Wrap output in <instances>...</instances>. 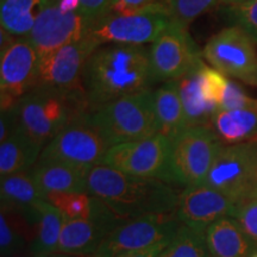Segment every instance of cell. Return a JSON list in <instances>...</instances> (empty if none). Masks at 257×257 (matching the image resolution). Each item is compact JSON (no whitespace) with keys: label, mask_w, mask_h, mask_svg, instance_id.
Instances as JSON below:
<instances>
[{"label":"cell","mask_w":257,"mask_h":257,"mask_svg":"<svg viewBox=\"0 0 257 257\" xmlns=\"http://www.w3.org/2000/svg\"><path fill=\"white\" fill-rule=\"evenodd\" d=\"M37 206L40 210V217L35 230L34 239L27 253L30 257H48L57 251L64 217L48 200L40 201Z\"/></svg>","instance_id":"603a6c76"},{"label":"cell","mask_w":257,"mask_h":257,"mask_svg":"<svg viewBox=\"0 0 257 257\" xmlns=\"http://www.w3.org/2000/svg\"><path fill=\"white\" fill-rule=\"evenodd\" d=\"M110 148L100 131L85 114L56 135L43 148L38 160L61 161L92 169L101 165Z\"/></svg>","instance_id":"8fae6325"},{"label":"cell","mask_w":257,"mask_h":257,"mask_svg":"<svg viewBox=\"0 0 257 257\" xmlns=\"http://www.w3.org/2000/svg\"><path fill=\"white\" fill-rule=\"evenodd\" d=\"M18 126L43 148L91 108L83 88L35 87L15 106Z\"/></svg>","instance_id":"3957f363"},{"label":"cell","mask_w":257,"mask_h":257,"mask_svg":"<svg viewBox=\"0 0 257 257\" xmlns=\"http://www.w3.org/2000/svg\"><path fill=\"white\" fill-rule=\"evenodd\" d=\"M172 16L173 21L187 28L199 16L217 3V0H160Z\"/></svg>","instance_id":"f1b7e54d"},{"label":"cell","mask_w":257,"mask_h":257,"mask_svg":"<svg viewBox=\"0 0 257 257\" xmlns=\"http://www.w3.org/2000/svg\"><path fill=\"white\" fill-rule=\"evenodd\" d=\"M89 168L54 160H38L31 175L44 193L88 192Z\"/></svg>","instance_id":"d6986e66"},{"label":"cell","mask_w":257,"mask_h":257,"mask_svg":"<svg viewBox=\"0 0 257 257\" xmlns=\"http://www.w3.org/2000/svg\"><path fill=\"white\" fill-rule=\"evenodd\" d=\"M125 220L111 208L91 219H64L57 251L91 257L106 237Z\"/></svg>","instance_id":"e0dca14e"},{"label":"cell","mask_w":257,"mask_h":257,"mask_svg":"<svg viewBox=\"0 0 257 257\" xmlns=\"http://www.w3.org/2000/svg\"><path fill=\"white\" fill-rule=\"evenodd\" d=\"M234 206L236 202L226 195L202 184L184 188L180 193L175 214L181 224L206 231L216 220L231 217Z\"/></svg>","instance_id":"2e32d148"},{"label":"cell","mask_w":257,"mask_h":257,"mask_svg":"<svg viewBox=\"0 0 257 257\" xmlns=\"http://www.w3.org/2000/svg\"><path fill=\"white\" fill-rule=\"evenodd\" d=\"M170 138L156 134L144 140L112 146L101 165L142 178H155L170 184Z\"/></svg>","instance_id":"ba28073f"},{"label":"cell","mask_w":257,"mask_h":257,"mask_svg":"<svg viewBox=\"0 0 257 257\" xmlns=\"http://www.w3.org/2000/svg\"><path fill=\"white\" fill-rule=\"evenodd\" d=\"M250 257H257V252H255V253H253V255H251Z\"/></svg>","instance_id":"74e56055"},{"label":"cell","mask_w":257,"mask_h":257,"mask_svg":"<svg viewBox=\"0 0 257 257\" xmlns=\"http://www.w3.org/2000/svg\"><path fill=\"white\" fill-rule=\"evenodd\" d=\"M173 22L172 16L162 2L124 14H112L95 21L87 36L99 46L130 44L144 46L153 43Z\"/></svg>","instance_id":"8992f818"},{"label":"cell","mask_w":257,"mask_h":257,"mask_svg":"<svg viewBox=\"0 0 257 257\" xmlns=\"http://www.w3.org/2000/svg\"><path fill=\"white\" fill-rule=\"evenodd\" d=\"M200 50L187 28L173 21L149 48L154 81L176 80L202 61Z\"/></svg>","instance_id":"7c38bea8"},{"label":"cell","mask_w":257,"mask_h":257,"mask_svg":"<svg viewBox=\"0 0 257 257\" xmlns=\"http://www.w3.org/2000/svg\"><path fill=\"white\" fill-rule=\"evenodd\" d=\"M88 193L124 219L175 213L180 197L169 182L125 174L105 165L89 170Z\"/></svg>","instance_id":"7a4b0ae2"},{"label":"cell","mask_w":257,"mask_h":257,"mask_svg":"<svg viewBox=\"0 0 257 257\" xmlns=\"http://www.w3.org/2000/svg\"><path fill=\"white\" fill-rule=\"evenodd\" d=\"M0 197L2 206L16 210H27L47 200V194L35 182L31 170L2 176Z\"/></svg>","instance_id":"d4e9b609"},{"label":"cell","mask_w":257,"mask_h":257,"mask_svg":"<svg viewBox=\"0 0 257 257\" xmlns=\"http://www.w3.org/2000/svg\"><path fill=\"white\" fill-rule=\"evenodd\" d=\"M92 22L81 11H64L54 0H42L28 38L43 56L88 35Z\"/></svg>","instance_id":"4fadbf2b"},{"label":"cell","mask_w":257,"mask_h":257,"mask_svg":"<svg viewBox=\"0 0 257 257\" xmlns=\"http://www.w3.org/2000/svg\"><path fill=\"white\" fill-rule=\"evenodd\" d=\"M234 21L257 43V0H242L232 8Z\"/></svg>","instance_id":"f546056e"},{"label":"cell","mask_w":257,"mask_h":257,"mask_svg":"<svg viewBox=\"0 0 257 257\" xmlns=\"http://www.w3.org/2000/svg\"><path fill=\"white\" fill-rule=\"evenodd\" d=\"M17 125L18 121L15 107L2 111V118H0V143L8 140L10 135L16 130Z\"/></svg>","instance_id":"d6a6232c"},{"label":"cell","mask_w":257,"mask_h":257,"mask_svg":"<svg viewBox=\"0 0 257 257\" xmlns=\"http://www.w3.org/2000/svg\"><path fill=\"white\" fill-rule=\"evenodd\" d=\"M206 64L199 62L188 73L176 79L185 112L186 126H211L218 105L206 78Z\"/></svg>","instance_id":"ac0fdd59"},{"label":"cell","mask_w":257,"mask_h":257,"mask_svg":"<svg viewBox=\"0 0 257 257\" xmlns=\"http://www.w3.org/2000/svg\"><path fill=\"white\" fill-rule=\"evenodd\" d=\"M87 117L111 147L160 134L152 89L107 102Z\"/></svg>","instance_id":"277c9868"},{"label":"cell","mask_w":257,"mask_h":257,"mask_svg":"<svg viewBox=\"0 0 257 257\" xmlns=\"http://www.w3.org/2000/svg\"><path fill=\"white\" fill-rule=\"evenodd\" d=\"M256 42L242 28H226L214 35L204 48L202 55L224 75L232 76L257 87Z\"/></svg>","instance_id":"30bf717a"},{"label":"cell","mask_w":257,"mask_h":257,"mask_svg":"<svg viewBox=\"0 0 257 257\" xmlns=\"http://www.w3.org/2000/svg\"><path fill=\"white\" fill-rule=\"evenodd\" d=\"M43 146L24 133L21 127L10 135L8 140L0 143V174L29 172L40 159Z\"/></svg>","instance_id":"44dd1931"},{"label":"cell","mask_w":257,"mask_h":257,"mask_svg":"<svg viewBox=\"0 0 257 257\" xmlns=\"http://www.w3.org/2000/svg\"><path fill=\"white\" fill-rule=\"evenodd\" d=\"M48 257H81V256H76V255H72V253H66V252L56 251V252L51 253V255L48 256Z\"/></svg>","instance_id":"d590c367"},{"label":"cell","mask_w":257,"mask_h":257,"mask_svg":"<svg viewBox=\"0 0 257 257\" xmlns=\"http://www.w3.org/2000/svg\"><path fill=\"white\" fill-rule=\"evenodd\" d=\"M0 50V104L4 111L36 87L40 55L28 37L16 38Z\"/></svg>","instance_id":"5bb4252c"},{"label":"cell","mask_w":257,"mask_h":257,"mask_svg":"<svg viewBox=\"0 0 257 257\" xmlns=\"http://www.w3.org/2000/svg\"><path fill=\"white\" fill-rule=\"evenodd\" d=\"M234 202L257 194V143L224 146L204 182Z\"/></svg>","instance_id":"52a82bcc"},{"label":"cell","mask_w":257,"mask_h":257,"mask_svg":"<svg viewBox=\"0 0 257 257\" xmlns=\"http://www.w3.org/2000/svg\"><path fill=\"white\" fill-rule=\"evenodd\" d=\"M159 257H212L206 233L181 224Z\"/></svg>","instance_id":"83f0119b"},{"label":"cell","mask_w":257,"mask_h":257,"mask_svg":"<svg viewBox=\"0 0 257 257\" xmlns=\"http://www.w3.org/2000/svg\"><path fill=\"white\" fill-rule=\"evenodd\" d=\"M211 127L225 146L257 143V106L231 111L218 110L212 118Z\"/></svg>","instance_id":"7402d4cb"},{"label":"cell","mask_w":257,"mask_h":257,"mask_svg":"<svg viewBox=\"0 0 257 257\" xmlns=\"http://www.w3.org/2000/svg\"><path fill=\"white\" fill-rule=\"evenodd\" d=\"M159 0H113L111 11L112 14H124V12H133L137 10L144 9L147 6L154 4Z\"/></svg>","instance_id":"836d02e7"},{"label":"cell","mask_w":257,"mask_h":257,"mask_svg":"<svg viewBox=\"0 0 257 257\" xmlns=\"http://www.w3.org/2000/svg\"><path fill=\"white\" fill-rule=\"evenodd\" d=\"M47 200L63 214L64 219H91L110 210L107 204L88 192L47 193Z\"/></svg>","instance_id":"484cf974"},{"label":"cell","mask_w":257,"mask_h":257,"mask_svg":"<svg viewBox=\"0 0 257 257\" xmlns=\"http://www.w3.org/2000/svg\"><path fill=\"white\" fill-rule=\"evenodd\" d=\"M0 2H2V0H0Z\"/></svg>","instance_id":"ab89813d"},{"label":"cell","mask_w":257,"mask_h":257,"mask_svg":"<svg viewBox=\"0 0 257 257\" xmlns=\"http://www.w3.org/2000/svg\"><path fill=\"white\" fill-rule=\"evenodd\" d=\"M180 225L181 223L175 213L126 219L106 237L91 257H115L168 242Z\"/></svg>","instance_id":"9c48e42d"},{"label":"cell","mask_w":257,"mask_h":257,"mask_svg":"<svg viewBox=\"0 0 257 257\" xmlns=\"http://www.w3.org/2000/svg\"><path fill=\"white\" fill-rule=\"evenodd\" d=\"M255 199H257V194H256V197H255Z\"/></svg>","instance_id":"f35d334b"},{"label":"cell","mask_w":257,"mask_h":257,"mask_svg":"<svg viewBox=\"0 0 257 257\" xmlns=\"http://www.w3.org/2000/svg\"><path fill=\"white\" fill-rule=\"evenodd\" d=\"M99 47L91 37L86 36L41 56L36 87L83 88V67Z\"/></svg>","instance_id":"9a60e30c"},{"label":"cell","mask_w":257,"mask_h":257,"mask_svg":"<svg viewBox=\"0 0 257 257\" xmlns=\"http://www.w3.org/2000/svg\"><path fill=\"white\" fill-rule=\"evenodd\" d=\"M169 242V240H168ZM168 242L159 243L156 245L150 246V248L142 249V250H136V251H130V252H124L121 255H118L115 257H159L162 252V250L166 248V245Z\"/></svg>","instance_id":"e575fe53"},{"label":"cell","mask_w":257,"mask_h":257,"mask_svg":"<svg viewBox=\"0 0 257 257\" xmlns=\"http://www.w3.org/2000/svg\"><path fill=\"white\" fill-rule=\"evenodd\" d=\"M81 80L91 111L123 96L148 91L155 83L149 49L130 44L100 46L86 62Z\"/></svg>","instance_id":"6da1fadb"},{"label":"cell","mask_w":257,"mask_h":257,"mask_svg":"<svg viewBox=\"0 0 257 257\" xmlns=\"http://www.w3.org/2000/svg\"><path fill=\"white\" fill-rule=\"evenodd\" d=\"M41 5L42 0H2V29L16 38L28 37L34 28Z\"/></svg>","instance_id":"4316f807"},{"label":"cell","mask_w":257,"mask_h":257,"mask_svg":"<svg viewBox=\"0 0 257 257\" xmlns=\"http://www.w3.org/2000/svg\"><path fill=\"white\" fill-rule=\"evenodd\" d=\"M231 217L238 221L244 231L257 243V199L236 202Z\"/></svg>","instance_id":"4dcf8cb0"},{"label":"cell","mask_w":257,"mask_h":257,"mask_svg":"<svg viewBox=\"0 0 257 257\" xmlns=\"http://www.w3.org/2000/svg\"><path fill=\"white\" fill-rule=\"evenodd\" d=\"M154 105L160 134L172 138L187 127L176 80L166 81L154 91Z\"/></svg>","instance_id":"cb8c5ba5"},{"label":"cell","mask_w":257,"mask_h":257,"mask_svg":"<svg viewBox=\"0 0 257 257\" xmlns=\"http://www.w3.org/2000/svg\"><path fill=\"white\" fill-rule=\"evenodd\" d=\"M112 5L113 0H80V11L93 24L95 21L110 14Z\"/></svg>","instance_id":"1f68e13d"},{"label":"cell","mask_w":257,"mask_h":257,"mask_svg":"<svg viewBox=\"0 0 257 257\" xmlns=\"http://www.w3.org/2000/svg\"><path fill=\"white\" fill-rule=\"evenodd\" d=\"M170 184L202 185L225 144L211 126H189L170 138Z\"/></svg>","instance_id":"5b68a950"},{"label":"cell","mask_w":257,"mask_h":257,"mask_svg":"<svg viewBox=\"0 0 257 257\" xmlns=\"http://www.w3.org/2000/svg\"><path fill=\"white\" fill-rule=\"evenodd\" d=\"M14 257H30V256H29L28 253H27V255H24V253H22V255H17V256H14Z\"/></svg>","instance_id":"8d00e7d4"},{"label":"cell","mask_w":257,"mask_h":257,"mask_svg":"<svg viewBox=\"0 0 257 257\" xmlns=\"http://www.w3.org/2000/svg\"><path fill=\"white\" fill-rule=\"evenodd\" d=\"M205 233L212 257H250L257 252V243L232 217L216 220Z\"/></svg>","instance_id":"ffe728a7"}]
</instances>
